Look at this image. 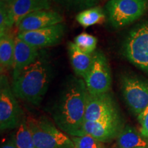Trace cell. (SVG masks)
Listing matches in <instances>:
<instances>
[{
  "label": "cell",
  "instance_id": "cell-10",
  "mask_svg": "<svg viewBox=\"0 0 148 148\" xmlns=\"http://www.w3.org/2000/svg\"><path fill=\"white\" fill-rule=\"evenodd\" d=\"M65 32V25L61 23L37 30L18 32L17 36L29 45L40 49L58 44Z\"/></svg>",
  "mask_w": 148,
  "mask_h": 148
},
{
  "label": "cell",
  "instance_id": "cell-24",
  "mask_svg": "<svg viewBox=\"0 0 148 148\" xmlns=\"http://www.w3.org/2000/svg\"><path fill=\"white\" fill-rule=\"evenodd\" d=\"M138 120L140 124V133L148 139V106L141 113L138 115Z\"/></svg>",
  "mask_w": 148,
  "mask_h": 148
},
{
  "label": "cell",
  "instance_id": "cell-2",
  "mask_svg": "<svg viewBox=\"0 0 148 148\" xmlns=\"http://www.w3.org/2000/svg\"><path fill=\"white\" fill-rule=\"evenodd\" d=\"M52 77V68L47 56L40 53L12 81V89L18 99L38 106L47 92Z\"/></svg>",
  "mask_w": 148,
  "mask_h": 148
},
{
  "label": "cell",
  "instance_id": "cell-15",
  "mask_svg": "<svg viewBox=\"0 0 148 148\" xmlns=\"http://www.w3.org/2000/svg\"><path fill=\"white\" fill-rule=\"evenodd\" d=\"M69 59L74 72L77 76L84 79L91 69L94 61V53L83 52L73 42L67 45Z\"/></svg>",
  "mask_w": 148,
  "mask_h": 148
},
{
  "label": "cell",
  "instance_id": "cell-16",
  "mask_svg": "<svg viewBox=\"0 0 148 148\" xmlns=\"http://www.w3.org/2000/svg\"><path fill=\"white\" fill-rule=\"evenodd\" d=\"M118 148H138L148 147V139L134 127L126 125L116 138Z\"/></svg>",
  "mask_w": 148,
  "mask_h": 148
},
{
  "label": "cell",
  "instance_id": "cell-8",
  "mask_svg": "<svg viewBox=\"0 0 148 148\" xmlns=\"http://www.w3.org/2000/svg\"><path fill=\"white\" fill-rule=\"evenodd\" d=\"M84 80L88 93L91 95L109 92L112 84L111 71L108 59L102 51L94 52L93 64Z\"/></svg>",
  "mask_w": 148,
  "mask_h": 148
},
{
  "label": "cell",
  "instance_id": "cell-19",
  "mask_svg": "<svg viewBox=\"0 0 148 148\" xmlns=\"http://www.w3.org/2000/svg\"><path fill=\"white\" fill-rule=\"evenodd\" d=\"M14 137L18 148H36L32 134L26 119H24L17 127Z\"/></svg>",
  "mask_w": 148,
  "mask_h": 148
},
{
  "label": "cell",
  "instance_id": "cell-5",
  "mask_svg": "<svg viewBox=\"0 0 148 148\" xmlns=\"http://www.w3.org/2000/svg\"><path fill=\"white\" fill-rule=\"evenodd\" d=\"M122 49L131 63L148 74V21L131 29L123 41Z\"/></svg>",
  "mask_w": 148,
  "mask_h": 148
},
{
  "label": "cell",
  "instance_id": "cell-11",
  "mask_svg": "<svg viewBox=\"0 0 148 148\" xmlns=\"http://www.w3.org/2000/svg\"><path fill=\"white\" fill-rule=\"evenodd\" d=\"M123 128L121 118L104 121H85L83 125L84 135H89L102 143L117 138Z\"/></svg>",
  "mask_w": 148,
  "mask_h": 148
},
{
  "label": "cell",
  "instance_id": "cell-7",
  "mask_svg": "<svg viewBox=\"0 0 148 148\" xmlns=\"http://www.w3.org/2000/svg\"><path fill=\"white\" fill-rule=\"evenodd\" d=\"M121 88L124 100L133 113L138 115L148 106V80L133 74L121 77Z\"/></svg>",
  "mask_w": 148,
  "mask_h": 148
},
{
  "label": "cell",
  "instance_id": "cell-18",
  "mask_svg": "<svg viewBox=\"0 0 148 148\" xmlns=\"http://www.w3.org/2000/svg\"><path fill=\"white\" fill-rule=\"evenodd\" d=\"M106 17V11L99 6H94L79 12L75 18L82 27H88L103 23Z\"/></svg>",
  "mask_w": 148,
  "mask_h": 148
},
{
  "label": "cell",
  "instance_id": "cell-27",
  "mask_svg": "<svg viewBox=\"0 0 148 148\" xmlns=\"http://www.w3.org/2000/svg\"><path fill=\"white\" fill-rule=\"evenodd\" d=\"M138 148H148V147H138Z\"/></svg>",
  "mask_w": 148,
  "mask_h": 148
},
{
  "label": "cell",
  "instance_id": "cell-20",
  "mask_svg": "<svg viewBox=\"0 0 148 148\" xmlns=\"http://www.w3.org/2000/svg\"><path fill=\"white\" fill-rule=\"evenodd\" d=\"M67 11H79L96 6L98 0H50Z\"/></svg>",
  "mask_w": 148,
  "mask_h": 148
},
{
  "label": "cell",
  "instance_id": "cell-13",
  "mask_svg": "<svg viewBox=\"0 0 148 148\" xmlns=\"http://www.w3.org/2000/svg\"><path fill=\"white\" fill-rule=\"evenodd\" d=\"M38 49H39L23 41L17 36H15L12 80L16 79L25 67L36 60L40 54Z\"/></svg>",
  "mask_w": 148,
  "mask_h": 148
},
{
  "label": "cell",
  "instance_id": "cell-23",
  "mask_svg": "<svg viewBox=\"0 0 148 148\" xmlns=\"http://www.w3.org/2000/svg\"><path fill=\"white\" fill-rule=\"evenodd\" d=\"M1 3V2H0ZM14 25L9 8L3 3H0V35L9 32Z\"/></svg>",
  "mask_w": 148,
  "mask_h": 148
},
{
  "label": "cell",
  "instance_id": "cell-26",
  "mask_svg": "<svg viewBox=\"0 0 148 148\" xmlns=\"http://www.w3.org/2000/svg\"><path fill=\"white\" fill-rule=\"evenodd\" d=\"M15 1L16 0H1V3H3L6 6L10 7Z\"/></svg>",
  "mask_w": 148,
  "mask_h": 148
},
{
  "label": "cell",
  "instance_id": "cell-25",
  "mask_svg": "<svg viewBox=\"0 0 148 148\" xmlns=\"http://www.w3.org/2000/svg\"><path fill=\"white\" fill-rule=\"evenodd\" d=\"M1 148H18L17 146H16L14 136H12L10 139L7 140L5 143H3L1 145Z\"/></svg>",
  "mask_w": 148,
  "mask_h": 148
},
{
  "label": "cell",
  "instance_id": "cell-21",
  "mask_svg": "<svg viewBox=\"0 0 148 148\" xmlns=\"http://www.w3.org/2000/svg\"><path fill=\"white\" fill-rule=\"evenodd\" d=\"M74 43L83 52L93 53L97 47V38L93 35L83 32L75 37Z\"/></svg>",
  "mask_w": 148,
  "mask_h": 148
},
{
  "label": "cell",
  "instance_id": "cell-14",
  "mask_svg": "<svg viewBox=\"0 0 148 148\" xmlns=\"http://www.w3.org/2000/svg\"><path fill=\"white\" fill-rule=\"evenodd\" d=\"M50 7V0H16L8 8L14 25H16L27 14L49 10Z\"/></svg>",
  "mask_w": 148,
  "mask_h": 148
},
{
  "label": "cell",
  "instance_id": "cell-4",
  "mask_svg": "<svg viewBox=\"0 0 148 148\" xmlns=\"http://www.w3.org/2000/svg\"><path fill=\"white\" fill-rule=\"evenodd\" d=\"M148 9V0H109L105 11L109 23L116 29L134 23Z\"/></svg>",
  "mask_w": 148,
  "mask_h": 148
},
{
  "label": "cell",
  "instance_id": "cell-12",
  "mask_svg": "<svg viewBox=\"0 0 148 148\" xmlns=\"http://www.w3.org/2000/svg\"><path fill=\"white\" fill-rule=\"evenodd\" d=\"M63 17L56 11L44 10L27 14L17 25L18 32H29L62 23Z\"/></svg>",
  "mask_w": 148,
  "mask_h": 148
},
{
  "label": "cell",
  "instance_id": "cell-22",
  "mask_svg": "<svg viewBox=\"0 0 148 148\" xmlns=\"http://www.w3.org/2000/svg\"><path fill=\"white\" fill-rule=\"evenodd\" d=\"M71 140L75 148H106L103 143L89 135L71 136Z\"/></svg>",
  "mask_w": 148,
  "mask_h": 148
},
{
  "label": "cell",
  "instance_id": "cell-9",
  "mask_svg": "<svg viewBox=\"0 0 148 148\" xmlns=\"http://www.w3.org/2000/svg\"><path fill=\"white\" fill-rule=\"evenodd\" d=\"M120 118L119 108L110 92L99 95L88 93L85 121H104Z\"/></svg>",
  "mask_w": 148,
  "mask_h": 148
},
{
  "label": "cell",
  "instance_id": "cell-6",
  "mask_svg": "<svg viewBox=\"0 0 148 148\" xmlns=\"http://www.w3.org/2000/svg\"><path fill=\"white\" fill-rule=\"evenodd\" d=\"M8 77H0V129L1 131L15 129L24 119L25 114L18 104Z\"/></svg>",
  "mask_w": 148,
  "mask_h": 148
},
{
  "label": "cell",
  "instance_id": "cell-3",
  "mask_svg": "<svg viewBox=\"0 0 148 148\" xmlns=\"http://www.w3.org/2000/svg\"><path fill=\"white\" fill-rule=\"evenodd\" d=\"M36 148H75L71 138L47 118L27 119Z\"/></svg>",
  "mask_w": 148,
  "mask_h": 148
},
{
  "label": "cell",
  "instance_id": "cell-1",
  "mask_svg": "<svg viewBox=\"0 0 148 148\" xmlns=\"http://www.w3.org/2000/svg\"><path fill=\"white\" fill-rule=\"evenodd\" d=\"M88 90L84 79L69 76L51 108V116L61 131L71 136H84Z\"/></svg>",
  "mask_w": 148,
  "mask_h": 148
},
{
  "label": "cell",
  "instance_id": "cell-17",
  "mask_svg": "<svg viewBox=\"0 0 148 148\" xmlns=\"http://www.w3.org/2000/svg\"><path fill=\"white\" fill-rule=\"evenodd\" d=\"M15 37L9 32L0 35V64L1 71L12 68L14 63Z\"/></svg>",
  "mask_w": 148,
  "mask_h": 148
}]
</instances>
